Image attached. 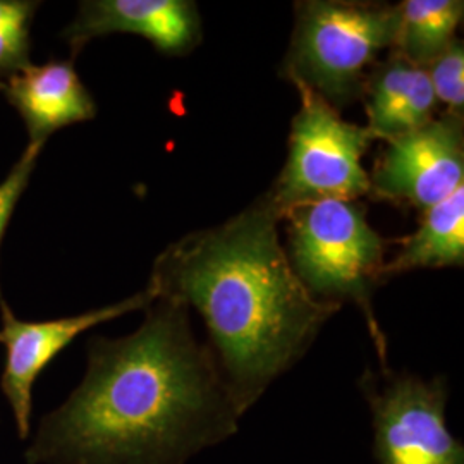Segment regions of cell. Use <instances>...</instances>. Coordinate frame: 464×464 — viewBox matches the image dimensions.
<instances>
[{"label":"cell","mask_w":464,"mask_h":464,"mask_svg":"<svg viewBox=\"0 0 464 464\" xmlns=\"http://www.w3.org/2000/svg\"><path fill=\"white\" fill-rule=\"evenodd\" d=\"M237 413L189 310L153 299L136 331L88 343L86 372L42 416L26 464H186L239 430Z\"/></svg>","instance_id":"cell-1"},{"label":"cell","mask_w":464,"mask_h":464,"mask_svg":"<svg viewBox=\"0 0 464 464\" xmlns=\"http://www.w3.org/2000/svg\"><path fill=\"white\" fill-rule=\"evenodd\" d=\"M279 218L266 195L222 226L184 236L155 260L147 285L153 298L198 312L241 418L341 310L299 281L279 243Z\"/></svg>","instance_id":"cell-2"},{"label":"cell","mask_w":464,"mask_h":464,"mask_svg":"<svg viewBox=\"0 0 464 464\" xmlns=\"http://www.w3.org/2000/svg\"><path fill=\"white\" fill-rule=\"evenodd\" d=\"M287 218V258L299 281L320 301L343 306L354 303L387 366V343L372 306L375 285L383 279V239L366 220L358 199H320L296 205Z\"/></svg>","instance_id":"cell-3"},{"label":"cell","mask_w":464,"mask_h":464,"mask_svg":"<svg viewBox=\"0 0 464 464\" xmlns=\"http://www.w3.org/2000/svg\"><path fill=\"white\" fill-rule=\"evenodd\" d=\"M398 5L346 0L296 4V26L284 61L291 83L315 90L341 111L363 97L366 76L385 49H394Z\"/></svg>","instance_id":"cell-4"},{"label":"cell","mask_w":464,"mask_h":464,"mask_svg":"<svg viewBox=\"0 0 464 464\" xmlns=\"http://www.w3.org/2000/svg\"><path fill=\"white\" fill-rule=\"evenodd\" d=\"M301 105L291 124L289 157L268 198L279 217L320 199H358L370 193L363 157L373 138L344 121L315 90L295 83Z\"/></svg>","instance_id":"cell-5"},{"label":"cell","mask_w":464,"mask_h":464,"mask_svg":"<svg viewBox=\"0 0 464 464\" xmlns=\"http://www.w3.org/2000/svg\"><path fill=\"white\" fill-rule=\"evenodd\" d=\"M377 464H464L463 442L449 430L446 377L366 370L360 379Z\"/></svg>","instance_id":"cell-6"},{"label":"cell","mask_w":464,"mask_h":464,"mask_svg":"<svg viewBox=\"0 0 464 464\" xmlns=\"http://www.w3.org/2000/svg\"><path fill=\"white\" fill-rule=\"evenodd\" d=\"M153 299L145 287L130 298L80 315L32 322L14 315L0 298V344L5 348L0 391L11 410L19 440H28L32 435L34 382L52 360L84 332L119 316L145 312Z\"/></svg>","instance_id":"cell-7"},{"label":"cell","mask_w":464,"mask_h":464,"mask_svg":"<svg viewBox=\"0 0 464 464\" xmlns=\"http://www.w3.org/2000/svg\"><path fill=\"white\" fill-rule=\"evenodd\" d=\"M387 143L370 178L377 198L429 210L463 186V116L431 119Z\"/></svg>","instance_id":"cell-8"},{"label":"cell","mask_w":464,"mask_h":464,"mask_svg":"<svg viewBox=\"0 0 464 464\" xmlns=\"http://www.w3.org/2000/svg\"><path fill=\"white\" fill-rule=\"evenodd\" d=\"M133 34L169 55H183L201 40L198 7L189 0H86L63 32L76 55L93 38Z\"/></svg>","instance_id":"cell-9"},{"label":"cell","mask_w":464,"mask_h":464,"mask_svg":"<svg viewBox=\"0 0 464 464\" xmlns=\"http://www.w3.org/2000/svg\"><path fill=\"white\" fill-rule=\"evenodd\" d=\"M0 90L24 121L30 143L45 145L50 134L97 114L95 100L82 83L72 61L30 64L4 80Z\"/></svg>","instance_id":"cell-10"},{"label":"cell","mask_w":464,"mask_h":464,"mask_svg":"<svg viewBox=\"0 0 464 464\" xmlns=\"http://www.w3.org/2000/svg\"><path fill=\"white\" fill-rule=\"evenodd\" d=\"M363 97L366 131L373 140L385 141L425 126L437 107L427 71L410 64L394 50L368 72Z\"/></svg>","instance_id":"cell-11"},{"label":"cell","mask_w":464,"mask_h":464,"mask_svg":"<svg viewBox=\"0 0 464 464\" xmlns=\"http://www.w3.org/2000/svg\"><path fill=\"white\" fill-rule=\"evenodd\" d=\"M464 264V184L450 197L425 210L420 229L404 239L382 277L416 268H444Z\"/></svg>","instance_id":"cell-12"},{"label":"cell","mask_w":464,"mask_h":464,"mask_svg":"<svg viewBox=\"0 0 464 464\" xmlns=\"http://www.w3.org/2000/svg\"><path fill=\"white\" fill-rule=\"evenodd\" d=\"M463 14L461 0H404L392 50L413 66H430L456 40Z\"/></svg>","instance_id":"cell-13"},{"label":"cell","mask_w":464,"mask_h":464,"mask_svg":"<svg viewBox=\"0 0 464 464\" xmlns=\"http://www.w3.org/2000/svg\"><path fill=\"white\" fill-rule=\"evenodd\" d=\"M40 2L0 0V83L30 66V28Z\"/></svg>","instance_id":"cell-14"},{"label":"cell","mask_w":464,"mask_h":464,"mask_svg":"<svg viewBox=\"0 0 464 464\" xmlns=\"http://www.w3.org/2000/svg\"><path fill=\"white\" fill-rule=\"evenodd\" d=\"M429 74L437 103L448 105V114L463 116L464 49L461 40H454L430 66L423 67Z\"/></svg>","instance_id":"cell-15"},{"label":"cell","mask_w":464,"mask_h":464,"mask_svg":"<svg viewBox=\"0 0 464 464\" xmlns=\"http://www.w3.org/2000/svg\"><path fill=\"white\" fill-rule=\"evenodd\" d=\"M44 147L45 145L42 143H28V147L19 157L16 166L11 169L9 176L0 183V245H2L4 232L7 229V224L14 214L17 201L30 184L34 166L38 162V157ZM0 298H2V289H0Z\"/></svg>","instance_id":"cell-16"}]
</instances>
